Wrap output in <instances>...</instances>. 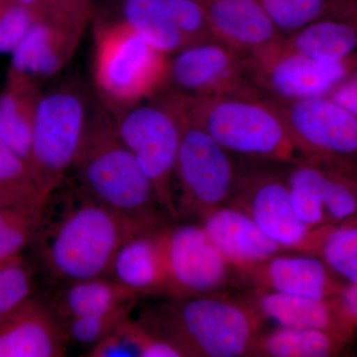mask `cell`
<instances>
[{
    "label": "cell",
    "instance_id": "1",
    "mask_svg": "<svg viewBox=\"0 0 357 357\" xmlns=\"http://www.w3.org/2000/svg\"><path fill=\"white\" fill-rule=\"evenodd\" d=\"M151 229L112 211L68 174L47 198L32 244L47 276L69 284L109 274L122 243Z\"/></svg>",
    "mask_w": 357,
    "mask_h": 357
},
{
    "label": "cell",
    "instance_id": "2",
    "mask_svg": "<svg viewBox=\"0 0 357 357\" xmlns=\"http://www.w3.org/2000/svg\"><path fill=\"white\" fill-rule=\"evenodd\" d=\"M154 98L232 154L281 165L304 160L266 96H196L165 89Z\"/></svg>",
    "mask_w": 357,
    "mask_h": 357
},
{
    "label": "cell",
    "instance_id": "3",
    "mask_svg": "<svg viewBox=\"0 0 357 357\" xmlns=\"http://www.w3.org/2000/svg\"><path fill=\"white\" fill-rule=\"evenodd\" d=\"M262 316L251 304L213 293L169 298L138 321L183 357L250 356Z\"/></svg>",
    "mask_w": 357,
    "mask_h": 357
},
{
    "label": "cell",
    "instance_id": "4",
    "mask_svg": "<svg viewBox=\"0 0 357 357\" xmlns=\"http://www.w3.org/2000/svg\"><path fill=\"white\" fill-rule=\"evenodd\" d=\"M69 175L119 215L148 227L165 225L153 185L119 137L114 117L102 103L91 112Z\"/></svg>",
    "mask_w": 357,
    "mask_h": 357
},
{
    "label": "cell",
    "instance_id": "5",
    "mask_svg": "<svg viewBox=\"0 0 357 357\" xmlns=\"http://www.w3.org/2000/svg\"><path fill=\"white\" fill-rule=\"evenodd\" d=\"M170 56L123 20L98 21L93 28V79L100 103L116 114L152 100L167 88Z\"/></svg>",
    "mask_w": 357,
    "mask_h": 357
},
{
    "label": "cell",
    "instance_id": "6",
    "mask_svg": "<svg viewBox=\"0 0 357 357\" xmlns=\"http://www.w3.org/2000/svg\"><path fill=\"white\" fill-rule=\"evenodd\" d=\"M175 115L180 124L175 170L177 218L203 220L229 202L241 168L231 152L201 128Z\"/></svg>",
    "mask_w": 357,
    "mask_h": 357
},
{
    "label": "cell",
    "instance_id": "7",
    "mask_svg": "<svg viewBox=\"0 0 357 357\" xmlns=\"http://www.w3.org/2000/svg\"><path fill=\"white\" fill-rule=\"evenodd\" d=\"M91 112L76 84H59L42 93L33 131L31 170L47 198L70 173Z\"/></svg>",
    "mask_w": 357,
    "mask_h": 357
},
{
    "label": "cell",
    "instance_id": "8",
    "mask_svg": "<svg viewBox=\"0 0 357 357\" xmlns=\"http://www.w3.org/2000/svg\"><path fill=\"white\" fill-rule=\"evenodd\" d=\"M112 115L117 134L153 185L162 213L167 218L178 220L175 170L180 124L177 116L156 98Z\"/></svg>",
    "mask_w": 357,
    "mask_h": 357
},
{
    "label": "cell",
    "instance_id": "9",
    "mask_svg": "<svg viewBox=\"0 0 357 357\" xmlns=\"http://www.w3.org/2000/svg\"><path fill=\"white\" fill-rule=\"evenodd\" d=\"M279 39L243 55L248 76L263 96L297 100L330 96L357 69V54L323 62L286 50Z\"/></svg>",
    "mask_w": 357,
    "mask_h": 357
},
{
    "label": "cell",
    "instance_id": "10",
    "mask_svg": "<svg viewBox=\"0 0 357 357\" xmlns=\"http://www.w3.org/2000/svg\"><path fill=\"white\" fill-rule=\"evenodd\" d=\"M279 167L278 170L241 169L229 206L248 213L284 248L312 250L318 248L324 229L312 227L298 217L291 203L287 166L283 171Z\"/></svg>",
    "mask_w": 357,
    "mask_h": 357
},
{
    "label": "cell",
    "instance_id": "11",
    "mask_svg": "<svg viewBox=\"0 0 357 357\" xmlns=\"http://www.w3.org/2000/svg\"><path fill=\"white\" fill-rule=\"evenodd\" d=\"M267 98L278 110L304 159H357V116L331 96Z\"/></svg>",
    "mask_w": 357,
    "mask_h": 357
},
{
    "label": "cell",
    "instance_id": "12",
    "mask_svg": "<svg viewBox=\"0 0 357 357\" xmlns=\"http://www.w3.org/2000/svg\"><path fill=\"white\" fill-rule=\"evenodd\" d=\"M168 298L215 292L229 278L231 265L211 243L204 227L181 225L161 230Z\"/></svg>",
    "mask_w": 357,
    "mask_h": 357
},
{
    "label": "cell",
    "instance_id": "13",
    "mask_svg": "<svg viewBox=\"0 0 357 357\" xmlns=\"http://www.w3.org/2000/svg\"><path fill=\"white\" fill-rule=\"evenodd\" d=\"M166 89L196 96H263L248 76L243 55L217 41L170 56Z\"/></svg>",
    "mask_w": 357,
    "mask_h": 357
},
{
    "label": "cell",
    "instance_id": "14",
    "mask_svg": "<svg viewBox=\"0 0 357 357\" xmlns=\"http://www.w3.org/2000/svg\"><path fill=\"white\" fill-rule=\"evenodd\" d=\"M86 28L49 15L39 18L10 54L7 77L42 84L55 77L74 56Z\"/></svg>",
    "mask_w": 357,
    "mask_h": 357
},
{
    "label": "cell",
    "instance_id": "15",
    "mask_svg": "<svg viewBox=\"0 0 357 357\" xmlns=\"http://www.w3.org/2000/svg\"><path fill=\"white\" fill-rule=\"evenodd\" d=\"M68 344L60 319L32 297L0 318V357H62Z\"/></svg>",
    "mask_w": 357,
    "mask_h": 357
},
{
    "label": "cell",
    "instance_id": "16",
    "mask_svg": "<svg viewBox=\"0 0 357 357\" xmlns=\"http://www.w3.org/2000/svg\"><path fill=\"white\" fill-rule=\"evenodd\" d=\"M324 260L311 255H275L255 266L241 270L246 281L258 289L312 298L332 299L342 286L333 279Z\"/></svg>",
    "mask_w": 357,
    "mask_h": 357
},
{
    "label": "cell",
    "instance_id": "17",
    "mask_svg": "<svg viewBox=\"0 0 357 357\" xmlns=\"http://www.w3.org/2000/svg\"><path fill=\"white\" fill-rule=\"evenodd\" d=\"M202 222L211 243L239 271L266 261L285 249L265 234L248 213L234 206H220Z\"/></svg>",
    "mask_w": 357,
    "mask_h": 357
},
{
    "label": "cell",
    "instance_id": "18",
    "mask_svg": "<svg viewBox=\"0 0 357 357\" xmlns=\"http://www.w3.org/2000/svg\"><path fill=\"white\" fill-rule=\"evenodd\" d=\"M213 39L243 55L280 38L259 0H198Z\"/></svg>",
    "mask_w": 357,
    "mask_h": 357
},
{
    "label": "cell",
    "instance_id": "19",
    "mask_svg": "<svg viewBox=\"0 0 357 357\" xmlns=\"http://www.w3.org/2000/svg\"><path fill=\"white\" fill-rule=\"evenodd\" d=\"M253 301V306L262 317L274 319L284 328L324 331L344 342L352 332L354 326L337 297L312 299L258 289Z\"/></svg>",
    "mask_w": 357,
    "mask_h": 357
},
{
    "label": "cell",
    "instance_id": "20",
    "mask_svg": "<svg viewBox=\"0 0 357 357\" xmlns=\"http://www.w3.org/2000/svg\"><path fill=\"white\" fill-rule=\"evenodd\" d=\"M164 225L126 239L114 258L109 273L140 296L165 295L166 271L162 248Z\"/></svg>",
    "mask_w": 357,
    "mask_h": 357
},
{
    "label": "cell",
    "instance_id": "21",
    "mask_svg": "<svg viewBox=\"0 0 357 357\" xmlns=\"http://www.w3.org/2000/svg\"><path fill=\"white\" fill-rule=\"evenodd\" d=\"M42 84L9 79L0 95V141L31 168L33 131Z\"/></svg>",
    "mask_w": 357,
    "mask_h": 357
},
{
    "label": "cell",
    "instance_id": "22",
    "mask_svg": "<svg viewBox=\"0 0 357 357\" xmlns=\"http://www.w3.org/2000/svg\"><path fill=\"white\" fill-rule=\"evenodd\" d=\"M141 296L121 283L105 276L65 284L51 301V307L60 321L77 317L100 314L137 302Z\"/></svg>",
    "mask_w": 357,
    "mask_h": 357
},
{
    "label": "cell",
    "instance_id": "23",
    "mask_svg": "<svg viewBox=\"0 0 357 357\" xmlns=\"http://www.w3.org/2000/svg\"><path fill=\"white\" fill-rule=\"evenodd\" d=\"M279 41L294 53L323 62H340L357 54V28L349 21L324 17Z\"/></svg>",
    "mask_w": 357,
    "mask_h": 357
},
{
    "label": "cell",
    "instance_id": "24",
    "mask_svg": "<svg viewBox=\"0 0 357 357\" xmlns=\"http://www.w3.org/2000/svg\"><path fill=\"white\" fill-rule=\"evenodd\" d=\"M121 20L155 49L172 56L188 47L163 0H128L121 3Z\"/></svg>",
    "mask_w": 357,
    "mask_h": 357
},
{
    "label": "cell",
    "instance_id": "25",
    "mask_svg": "<svg viewBox=\"0 0 357 357\" xmlns=\"http://www.w3.org/2000/svg\"><path fill=\"white\" fill-rule=\"evenodd\" d=\"M344 340L324 331L284 328L260 335L250 356L326 357L335 356Z\"/></svg>",
    "mask_w": 357,
    "mask_h": 357
},
{
    "label": "cell",
    "instance_id": "26",
    "mask_svg": "<svg viewBox=\"0 0 357 357\" xmlns=\"http://www.w3.org/2000/svg\"><path fill=\"white\" fill-rule=\"evenodd\" d=\"M324 183L325 173L316 159H304L287 166V184L294 211L312 227H318L326 220Z\"/></svg>",
    "mask_w": 357,
    "mask_h": 357
},
{
    "label": "cell",
    "instance_id": "27",
    "mask_svg": "<svg viewBox=\"0 0 357 357\" xmlns=\"http://www.w3.org/2000/svg\"><path fill=\"white\" fill-rule=\"evenodd\" d=\"M46 201L30 166L0 141V204L42 208Z\"/></svg>",
    "mask_w": 357,
    "mask_h": 357
},
{
    "label": "cell",
    "instance_id": "28",
    "mask_svg": "<svg viewBox=\"0 0 357 357\" xmlns=\"http://www.w3.org/2000/svg\"><path fill=\"white\" fill-rule=\"evenodd\" d=\"M42 208L0 204V261L20 255L21 251L31 245Z\"/></svg>",
    "mask_w": 357,
    "mask_h": 357
},
{
    "label": "cell",
    "instance_id": "29",
    "mask_svg": "<svg viewBox=\"0 0 357 357\" xmlns=\"http://www.w3.org/2000/svg\"><path fill=\"white\" fill-rule=\"evenodd\" d=\"M318 249L333 273L347 284H357V222L326 229Z\"/></svg>",
    "mask_w": 357,
    "mask_h": 357
},
{
    "label": "cell",
    "instance_id": "30",
    "mask_svg": "<svg viewBox=\"0 0 357 357\" xmlns=\"http://www.w3.org/2000/svg\"><path fill=\"white\" fill-rule=\"evenodd\" d=\"M331 0H259L282 37L326 17Z\"/></svg>",
    "mask_w": 357,
    "mask_h": 357
},
{
    "label": "cell",
    "instance_id": "31",
    "mask_svg": "<svg viewBox=\"0 0 357 357\" xmlns=\"http://www.w3.org/2000/svg\"><path fill=\"white\" fill-rule=\"evenodd\" d=\"M136 303L89 316L77 317L61 321L68 340L93 347L109 335L119 325L131 319Z\"/></svg>",
    "mask_w": 357,
    "mask_h": 357
},
{
    "label": "cell",
    "instance_id": "32",
    "mask_svg": "<svg viewBox=\"0 0 357 357\" xmlns=\"http://www.w3.org/2000/svg\"><path fill=\"white\" fill-rule=\"evenodd\" d=\"M33 286L31 266L21 255L0 261V318L31 298Z\"/></svg>",
    "mask_w": 357,
    "mask_h": 357
},
{
    "label": "cell",
    "instance_id": "33",
    "mask_svg": "<svg viewBox=\"0 0 357 357\" xmlns=\"http://www.w3.org/2000/svg\"><path fill=\"white\" fill-rule=\"evenodd\" d=\"M174 24L188 47L215 41L211 34L203 7L198 0H163Z\"/></svg>",
    "mask_w": 357,
    "mask_h": 357
},
{
    "label": "cell",
    "instance_id": "34",
    "mask_svg": "<svg viewBox=\"0 0 357 357\" xmlns=\"http://www.w3.org/2000/svg\"><path fill=\"white\" fill-rule=\"evenodd\" d=\"M37 20L26 7L11 0H0V54L13 53Z\"/></svg>",
    "mask_w": 357,
    "mask_h": 357
},
{
    "label": "cell",
    "instance_id": "35",
    "mask_svg": "<svg viewBox=\"0 0 357 357\" xmlns=\"http://www.w3.org/2000/svg\"><path fill=\"white\" fill-rule=\"evenodd\" d=\"M122 323L109 335L91 347L83 356L88 357H138L137 349L129 332L128 323Z\"/></svg>",
    "mask_w": 357,
    "mask_h": 357
},
{
    "label": "cell",
    "instance_id": "36",
    "mask_svg": "<svg viewBox=\"0 0 357 357\" xmlns=\"http://www.w3.org/2000/svg\"><path fill=\"white\" fill-rule=\"evenodd\" d=\"M47 15L88 26L93 15V0H44Z\"/></svg>",
    "mask_w": 357,
    "mask_h": 357
},
{
    "label": "cell",
    "instance_id": "37",
    "mask_svg": "<svg viewBox=\"0 0 357 357\" xmlns=\"http://www.w3.org/2000/svg\"><path fill=\"white\" fill-rule=\"evenodd\" d=\"M328 96L357 116V69Z\"/></svg>",
    "mask_w": 357,
    "mask_h": 357
},
{
    "label": "cell",
    "instance_id": "38",
    "mask_svg": "<svg viewBox=\"0 0 357 357\" xmlns=\"http://www.w3.org/2000/svg\"><path fill=\"white\" fill-rule=\"evenodd\" d=\"M337 299L352 326H357V284L342 286Z\"/></svg>",
    "mask_w": 357,
    "mask_h": 357
},
{
    "label": "cell",
    "instance_id": "39",
    "mask_svg": "<svg viewBox=\"0 0 357 357\" xmlns=\"http://www.w3.org/2000/svg\"><path fill=\"white\" fill-rule=\"evenodd\" d=\"M11 1L29 9L38 18L44 17V16L47 15L46 6H45L44 0H11Z\"/></svg>",
    "mask_w": 357,
    "mask_h": 357
},
{
    "label": "cell",
    "instance_id": "40",
    "mask_svg": "<svg viewBox=\"0 0 357 357\" xmlns=\"http://www.w3.org/2000/svg\"><path fill=\"white\" fill-rule=\"evenodd\" d=\"M115 2H119V3H123V2L128 1V0H114Z\"/></svg>",
    "mask_w": 357,
    "mask_h": 357
}]
</instances>
